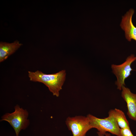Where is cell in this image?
Instances as JSON below:
<instances>
[{
  "mask_svg": "<svg viewBox=\"0 0 136 136\" xmlns=\"http://www.w3.org/2000/svg\"><path fill=\"white\" fill-rule=\"evenodd\" d=\"M66 73L64 70L55 74H47L37 70L35 72H28L30 81L43 83L48 87L53 95L59 96V91L65 80Z\"/></svg>",
  "mask_w": 136,
  "mask_h": 136,
  "instance_id": "1",
  "label": "cell"
},
{
  "mask_svg": "<svg viewBox=\"0 0 136 136\" xmlns=\"http://www.w3.org/2000/svg\"><path fill=\"white\" fill-rule=\"evenodd\" d=\"M105 136H111V135L110 133H108L107 132L105 135Z\"/></svg>",
  "mask_w": 136,
  "mask_h": 136,
  "instance_id": "12",
  "label": "cell"
},
{
  "mask_svg": "<svg viewBox=\"0 0 136 136\" xmlns=\"http://www.w3.org/2000/svg\"><path fill=\"white\" fill-rule=\"evenodd\" d=\"M14 108V112L7 113L3 115L1 121L8 122L14 129L16 136H19L21 130L25 129L29 124V121L28 119V113L26 110L20 108L18 105Z\"/></svg>",
  "mask_w": 136,
  "mask_h": 136,
  "instance_id": "2",
  "label": "cell"
},
{
  "mask_svg": "<svg viewBox=\"0 0 136 136\" xmlns=\"http://www.w3.org/2000/svg\"><path fill=\"white\" fill-rule=\"evenodd\" d=\"M65 123L73 136H86L87 132L92 128L87 116L69 117L66 119Z\"/></svg>",
  "mask_w": 136,
  "mask_h": 136,
  "instance_id": "4",
  "label": "cell"
},
{
  "mask_svg": "<svg viewBox=\"0 0 136 136\" xmlns=\"http://www.w3.org/2000/svg\"><path fill=\"white\" fill-rule=\"evenodd\" d=\"M121 90V96L127 104V114L130 119L136 121V94L124 85Z\"/></svg>",
  "mask_w": 136,
  "mask_h": 136,
  "instance_id": "7",
  "label": "cell"
},
{
  "mask_svg": "<svg viewBox=\"0 0 136 136\" xmlns=\"http://www.w3.org/2000/svg\"><path fill=\"white\" fill-rule=\"evenodd\" d=\"M136 60V56L131 54L128 56L124 63L119 65L112 64L111 68L113 72L117 78L115 83L117 86V89L122 90L123 86L125 85V80L131 75V71L133 70L131 67V64Z\"/></svg>",
  "mask_w": 136,
  "mask_h": 136,
  "instance_id": "5",
  "label": "cell"
},
{
  "mask_svg": "<svg viewBox=\"0 0 136 136\" xmlns=\"http://www.w3.org/2000/svg\"><path fill=\"white\" fill-rule=\"evenodd\" d=\"M134 12L133 9H129L124 16H122L120 24L121 28L125 31L126 39L129 42L132 39L136 41V27L132 21V17Z\"/></svg>",
  "mask_w": 136,
  "mask_h": 136,
  "instance_id": "6",
  "label": "cell"
},
{
  "mask_svg": "<svg viewBox=\"0 0 136 136\" xmlns=\"http://www.w3.org/2000/svg\"><path fill=\"white\" fill-rule=\"evenodd\" d=\"M108 116L114 118L120 128H130L129 122L122 111L116 108L111 110L108 112Z\"/></svg>",
  "mask_w": 136,
  "mask_h": 136,
  "instance_id": "9",
  "label": "cell"
},
{
  "mask_svg": "<svg viewBox=\"0 0 136 136\" xmlns=\"http://www.w3.org/2000/svg\"><path fill=\"white\" fill-rule=\"evenodd\" d=\"M92 128L96 129L98 131L105 135L107 132L117 136H120V128L112 117L109 116L100 118L90 114L87 115Z\"/></svg>",
  "mask_w": 136,
  "mask_h": 136,
  "instance_id": "3",
  "label": "cell"
},
{
  "mask_svg": "<svg viewBox=\"0 0 136 136\" xmlns=\"http://www.w3.org/2000/svg\"><path fill=\"white\" fill-rule=\"evenodd\" d=\"M18 41L11 43H0V62H2L14 53L22 45Z\"/></svg>",
  "mask_w": 136,
  "mask_h": 136,
  "instance_id": "8",
  "label": "cell"
},
{
  "mask_svg": "<svg viewBox=\"0 0 136 136\" xmlns=\"http://www.w3.org/2000/svg\"><path fill=\"white\" fill-rule=\"evenodd\" d=\"M120 136H134L130 131V128H120Z\"/></svg>",
  "mask_w": 136,
  "mask_h": 136,
  "instance_id": "10",
  "label": "cell"
},
{
  "mask_svg": "<svg viewBox=\"0 0 136 136\" xmlns=\"http://www.w3.org/2000/svg\"><path fill=\"white\" fill-rule=\"evenodd\" d=\"M98 136H104L105 135L101 133L98 131L97 132Z\"/></svg>",
  "mask_w": 136,
  "mask_h": 136,
  "instance_id": "11",
  "label": "cell"
}]
</instances>
